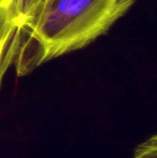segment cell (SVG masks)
Segmentation results:
<instances>
[{
  "mask_svg": "<svg viewBox=\"0 0 157 158\" xmlns=\"http://www.w3.org/2000/svg\"><path fill=\"white\" fill-rule=\"evenodd\" d=\"M136 0H43L19 35L14 60L25 77L54 58L89 45L123 17Z\"/></svg>",
  "mask_w": 157,
  "mask_h": 158,
  "instance_id": "obj_1",
  "label": "cell"
},
{
  "mask_svg": "<svg viewBox=\"0 0 157 158\" xmlns=\"http://www.w3.org/2000/svg\"><path fill=\"white\" fill-rule=\"evenodd\" d=\"M43 0H0V87L13 66L23 27L34 17Z\"/></svg>",
  "mask_w": 157,
  "mask_h": 158,
  "instance_id": "obj_2",
  "label": "cell"
},
{
  "mask_svg": "<svg viewBox=\"0 0 157 158\" xmlns=\"http://www.w3.org/2000/svg\"><path fill=\"white\" fill-rule=\"evenodd\" d=\"M134 158H157V135H153L139 144L134 150Z\"/></svg>",
  "mask_w": 157,
  "mask_h": 158,
  "instance_id": "obj_3",
  "label": "cell"
}]
</instances>
